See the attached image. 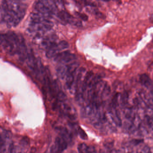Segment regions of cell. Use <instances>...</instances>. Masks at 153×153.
Segmentation results:
<instances>
[{
	"mask_svg": "<svg viewBox=\"0 0 153 153\" xmlns=\"http://www.w3.org/2000/svg\"><path fill=\"white\" fill-rule=\"evenodd\" d=\"M58 17L63 22H67L77 27L81 26L82 23L81 21L73 17L65 10H62L58 13Z\"/></svg>",
	"mask_w": 153,
	"mask_h": 153,
	"instance_id": "cell-3",
	"label": "cell"
},
{
	"mask_svg": "<svg viewBox=\"0 0 153 153\" xmlns=\"http://www.w3.org/2000/svg\"><path fill=\"white\" fill-rule=\"evenodd\" d=\"M128 99H129V94L128 92H125L122 95H121L120 102L121 105L122 106H124L126 105L128 102Z\"/></svg>",
	"mask_w": 153,
	"mask_h": 153,
	"instance_id": "cell-9",
	"label": "cell"
},
{
	"mask_svg": "<svg viewBox=\"0 0 153 153\" xmlns=\"http://www.w3.org/2000/svg\"><path fill=\"white\" fill-rule=\"evenodd\" d=\"M3 21V16L1 11V9L0 8V21Z\"/></svg>",
	"mask_w": 153,
	"mask_h": 153,
	"instance_id": "cell-14",
	"label": "cell"
},
{
	"mask_svg": "<svg viewBox=\"0 0 153 153\" xmlns=\"http://www.w3.org/2000/svg\"><path fill=\"white\" fill-rule=\"evenodd\" d=\"M76 153V152H75V151H72V152H71V153Z\"/></svg>",
	"mask_w": 153,
	"mask_h": 153,
	"instance_id": "cell-16",
	"label": "cell"
},
{
	"mask_svg": "<svg viewBox=\"0 0 153 153\" xmlns=\"http://www.w3.org/2000/svg\"><path fill=\"white\" fill-rule=\"evenodd\" d=\"M68 143L66 140L61 137L56 138L55 144L52 146L51 153H63L67 148Z\"/></svg>",
	"mask_w": 153,
	"mask_h": 153,
	"instance_id": "cell-4",
	"label": "cell"
},
{
	"mask_svg": "<svg viewBox=\"0 0 153 153\" xmlns=\"http://www.w3.org/2000/svg\"><path fill=\"white\" fill-rule=\"evenodd\" d=\"M77 59L75 54L71 53L69 51H65L58 54L54 57V60L56 62L62 64H67L75 61Z\"/></svg>",
	"mask_w": 153,
	"mask_h": 153,
	"instance_id": "cell-2",
	"label": "cell"
},
{
	"mask_svg": "<svg viewBox=\"0 0 153 153\" xmlns=\"http://www.w3.org/2000/svg\"><path fill=\"white\" fill-rule=\"evenodd\" d=\"M69 44L65 40L60 41L58 43H55L47 49L46 56L48 58L55 57L60 51L66 49L69 47Z\"/></svg>",
	"mask_w": 153,
	"mask_h": 153,
	"instance_id": "cell-1",
	"label": "cell"
},
{
	"mask_svg": "<svg viewBox=\"0 0 153 153\" xmlns=\"http://www.w3.org/2000/svg\"><path fill=\"white\" fill-rule=\"evenodd\" d=\"M57 131L60 135V137L66 140L67 143L72 142V136L67 129L63 127H59L57 128Z\"/></svg>",
	"mask_w": 153,
	"mask_h": 153,
	"instance_id": "cell-5",
	"label": "cell"
},
{
	"mask_svg": "<svg viewBox=\"0 0 153 153\" xmlns=\"http://www.w3.org/2000/svg\"><path fill=\"white\" fill-rule=\"evenodd\" d=\"M56 36L54 35L47 36L42 42V45L46 49L49 48L50 46L56 43Z\"/></svg>",
	"mask_w": 153,
	"mask_h": 153,
	"instance_id": "cell-6",
	"label": "cell"
},
{
	"mask_svg": "<svg viewBox=\"0 0 153 153\" xmlns=\"http://www.w3.org/2000/svg\"><path fill=\"white\" fill-rule=\"evenodd\" d=\"M113 110L114 111H111V113L113 122L118 126H121L122 125V121H121L120 112L118 110H115V109H114Z\"/></svg>",
	"mask_w": 153,
	"mask_h": 153,
	"instance_id": "cell-8",
	"label": "cell"
},
{
	"mask_svg": "<svg viewBox=\"0 0 153 153\" xmlns=\"http://www.w3.org/2000/svg\"><path fill=\"white\" fill-rule=\"evenodd\" d=\"M77 133L79 135L82 139L84 140L87 139L88 136L87 135V134H86V132L84 131L83 129H81L80 127H79V128H77Z\"/></svg>",
	"mask_w": 153,
	"mask_h": 153,
	"instance_id": "cell-11",
	"label": "cell"
},
{
	"mask_svg": "<svg viewBox=\"0 0 153 153\" xmlns=\"http://www.w3.org/2000/svg\"><path fill=\"white\" fill-rule=\"evenodd\" d=\"M140 81L142 86L147 88L152 87V81L148 75L146 74H143L140 77Z\"/></svg>",
	"mask_w": 153,
	"mask_h": 153,
	"instance_id": "cell-7",
	"label": "cell"
},
{
	"mask_svg": "<svg viewBox=\"0 0 153 153\" xmlns=\"http://www.w3.org/2000/svg\"><path fill=\"white\" fill-rule=\"evenodd\" d=\"M145 122L146 124L150 128H152V124H153V120H152V116L147 115L145 116Z\"/></svg>",
	"mask_w": 153,
	"mask_h": 153,
	"instance_id": "cell-12",
	"label": "cell"
},
{
	"mask_svg": "<svg viewBox=\"0 0 153 153\" xmlns=\"http://www.w3.org/2000/svg\"><path fill=\"white\" fill-rule=\"evenodd\" d=\"M120 153V152H118V151H113V152H112V153Z\"/></svg>",
	"mask_w": 153,
	"mask_h": 153,
	"instance_id": "cell-15",
	"label": "cell"
},
{
	"mask_svg": "<svg viewBox=\"0 0 153 153\" xmlns=\"http://www.w3.org/2000/svg\"><path fill=\"white\" fill-rule=\"evenodd\" d=\"M77 15H78L81 19H82L83 20H87V16L86 15H84V14H81V13H79V12H77Z\"/></svg>",
	"mask_w": 153,
	"mask_h": 153,
	"instance_id": "cell-13",
	"label": "cell"
},
{
	"mask_svg": "<svg viewBox=\"0 0 153 153\" xmlns=\"http://www.w3.org/2000/svg\"><path fill=\"white\" fill-rule=\"evenodd\" d=\"M79 153H88V146L86 144H80L78 147Z\"/></svg>",
	"mask_w": 153,
	"mask_h": 153,
	"instance_id": "cell-10",
	"label": "cell"
}]
</instances>
